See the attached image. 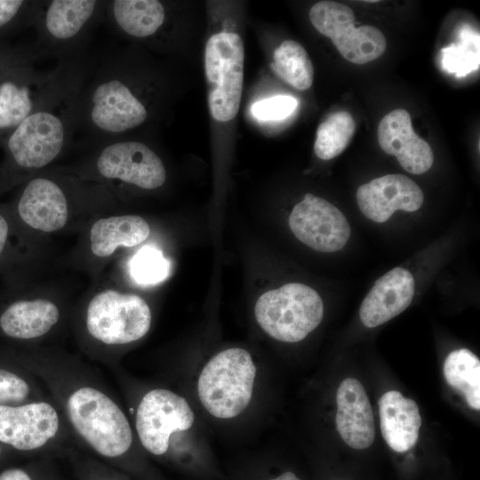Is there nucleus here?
Listing matches in <instances>:
<instances>
[{"mask_svg": "<svg viewBox=\"0 0 480 480\" xmlns=\"http://www.w3.org/2000/svg\"><path fill=\"white\" fill-rule=\"evenodd\" d=\"M92 64L85 54L67 60L53 88L4 140L0 196L37 174L68 148L77 131L80 94Z\"/></svg>", "mask_w": 480, "mask_h": 480, "instance_id": "obj_1", "label": "nucleus"}, {"mask_svg": "<svg viewBox=\"0 0 480 480\" xmlns=\"http://www.w3.org/2000/svg\"><path fill=\"white\" fill-rule=\"evenodd\" d=\"M30 370L48 387L76 436L108 460L126 455L133 443L130 421L103 387L68 362L38 355Z\"/></svg>", "mask_w": 480, "mask_h": 480, "instance_id": "obj_2", "label": "nucleus"}, {"mask_svg": "<svg viewBox=\"0 0 480 480\" xmlns=\"http://www.w3.org/2000/svg\"><path fill=\"white\" fill-rule=\"evenodd\" d=\"M106 2L101 0L39 1L32 26L36 48L57 61L72 60L84 53L89 35L104 18Z\"/></svg>", "mask_w": 480, "mask_h": 480, "instance_id": "obj_3", "label": "nucleus"}, {"mask_svg": "<svg viewBox=\"0 0 480 480\" xmlns=\"http://www.w3.org/2000/svg\"><path fill=\"white\" fill-rule=\"evenodd\" d=\"M256 366L241 348L225 349L204 365L197 380V394L205 410L219 419H231L249 405Z\"/></svg>", "mask_w": 480, "mask_h": 480, "instance_id": "obj_4", "label": "nucleus"}, {"mask_svg": "<svg viewBox=\"0 0 480 480\" xmlns=\"http://www.w3.org/2000/svg\"><path fill=\"white\" fill-rule=\"evenodd\" d=\"M76 172L82 178L116 180L143 189L158 188L166 180L162 159L148 145L122 137L95 143L93 152Z\"/></svg>", "mask_w": 480, "mask_h": 480, "instance_id": "obj_5", "label": "nucleus"}, {"mask_svg": "<svg viewBox=\"0 0 480 480\" xmlns=\"http://www.w3.org/2000/svg\"><path fill=\"white\" fill-rule=\"evenodd\" d=\"M254 315L260 328L270 337L293 343L305 339L320 324L324 303L313 288L289 283L261 294Z\"/></svg>", "mask_w": 480, "mask_h": 480, "instance_id": "obj_6", "label": "nucleus"}, {"mask_svg": "<svg viewBox=\"0 0 480 480\" xmlns=\"http://www.w3.org/2000/svg\"><path fill=\"white\" fill-rule=\"evenodd\" d=\"M85 328L92 339L108 346H123L143 338L149 331L152 314L139 295L103 290L90 300Z\"/></svg>", "mask_w": 480, "mask_h": 480, "instance_id": "obj_7", "label": "nucleus"}, {"mask_svg": "<svg viewBox=\"0 0 480 480\" xmlns=\"http://www.w3.org/2000/svg\"><path fill=\"white\" fill-rule=\"evenodd\" d=\"M244 46L239 35L220 32L207 41L204 70L211 116L228 122L238 113L244 84Z\"/></svg>", "mask_w": 480, "mask_h": 480, "instance_id": "obj_8", "label": "nucleus"}, {"mask_svg": "<svg viewBox=\"0 0 480 480\" xmlns=\"http://www.w3.org/2000/svg\"><path fill=\"white\" fill-rule=\"evenodd\" d=\"M41 55L35 46L0 82V147L50 92L63 72L67 60L58 61L49 70L39 69L36 63Z\"/></svg>", "mask_w": 480, "mask_h": 480, "instance_id": "obj_9", "label": "nucleus"}, {"mask_svg": "<svg viewBox=\"0 0 480 480\" xmlns=\"http://www.w3.org/2000/svg\"><path fill=\"white\" fill-rule=\"evenodd\" d=\"M309 20L349 62L368 63L380 57L386 50L387 42L382 32L371 25L355 28L354 12L344 4L317 2L309 11Z\"/></svg>", "mask_w": 480, "mask_h": 480, "instance_id": "obj_10", "label": "nucleus"}, {"mask_svg": "<svg viewBox=\"0 0 480 480\" xmlns=\"http://www.w3.org/2000/svg\"><path fill=\"white\" fill-rule=\"evenodd\" d=\"M195 414L188 401L175 392L154 388L140 399L135 429L142 447L156 456L166 453L172 434L192 428Z\"/></svg>", "mask_w": 480, "mask_h": 480, "instance_id": "obj_11", "label": "nucleus"}, {"mask_svg": "<svg viewBox=\"0 0 480 480\" xmlns=\"http://www.w3.org/2000/svg\"><path fill=\"white\" fill-rule=\"evenodd\" d=\"M20 186L14 202L10 204L14 222L47 233L58 231L67 224L69 201L60 180L37 173Z\"/></svg>", "mask_w": 480, "mask_h": 480, "instance_id": "obj_12", "label": "nucleus"}, {"mask_svg": "<svg viewBox=\"0 0 480 480\" xmlns=\"http://www.w3.org/2000/svg\"><path fill=\"white\" fill-rule=\"evenodd\" d=\"M58 407L38 399L20 405H0V442L16 450H40L60 435Z\"/></svg>", "mask_w": 480, "mask_h": 480, "instance_id": "obj_13", "label": "nucleus"}, {"mask_svg": "<svg viewBox=\"0 0 480 480\" xmlns=\"http://www.w3.org/2000/svg\"><path fill=\"white\" fill-rule=\"evenodd\" d=\"M289 225L297 239L322 252L343 248L351 232L346 217L336 206L312 194H306L293 207Z\"/></svg>", "mask_w": 480, "mask_h": 480, "instance_id": "obj_14", "label": "nucleus"}, {"mask_svg": "<svg viewBox=\"0 0 480 480\" xmlns=\"http://www.w3.org/2000/svg\"><path fill=\"white\" fill-rule=\"evenodd\" d=\"M360 211L382 223L397 210L415 212L423 204L421 188L403 174H387L361 185L356 194Z\"/></svg>", "mask_w": 480, "mask_h": 480, "instance_id": "obj_15", "label": "nucleus"}, {"mask_svg": "<svg viewBox=\"0 0 480 480\" xmlns=\"http://www.w3.org/2000/svg\"><path fill=\"white\" fill-rule=\"evenodd\" d=\"M381 149L395 156L408 172L421 174L430 169L434 162L429 144L413 131L410 114L402 108L387 114L377 130Z\"/></svg>", "mask_w": 480, "mask_h": 480, "instance_id": "obj_16", "label": "nucleus"}, {"mask_svg": "<svg viewBox=\"0 0 480 480\" xmlns=\"http://www.w3.org/2000/svg\"><path fill=\"white\" fill-rule=\"evenodd\" d=\"M335 422L343 441L351 448L366 449L375 438L373 412L363 385L354 378L340 384Z\"/></svg>", "mask_w": 480, "mask_h": 480, "instance_id": "obj_17", "label": "nucleus"}, {"mask_svg": "<svg viewBox=\"0 0 480 480\" xmlns=\"http://www.w3.org/2000/svg\"><path fill=\"white\" fill-rule=\"evenodd\" d=\"M414 287L412 273L403 268H395L380 276L361 304L363 324L373 328L401 314L411 304Z\"/></svg>", "mask_w": 480, "mask_h": 480, "instance_id": "obj_18", "label": "nucleus"}, {"mask_svg": "<svg viewBox=\"0 0 480 480\" xmlns=\"http://www.w3.org/2000/svg\"><path fill=\"white\" fill-rule=\"evenodd\" d=\"M60 318V308L51 300L16 298L0 311V332L13 340H36L51 332Z\"/></svg>", "mask_w": 480, "mask_h": 480, "instance_id": "obj_19", "label": "nucleus"}, {"mask_svg": "<svg viewBox=\"0 0 480 480\" xmlns=\"http://www.w3.org/2000/svg\"><path fill=\"white\" fill-rule=\"evenodd\" d=\"M381 434L397 452L412 449L418 441L421 418L416 402L396 390L386 392L379 400Z\"/></svg>", "mask_w": 480, "mask_h": 480, "instance_id": "obj_20", "label": "nucleus"}, {"mask_svg": "<svg viewBox=\"0 0 480 480\" xmlns=\"http://www.w3.org/2000/svg\"><path fill=\"white\" fill-rule=\"evenodd\" d=\"M104 18L111 28L125 36L148 39L164 24L166 10L158 0L107 1Z\"/></svg>", "mask_w": 480, "mask_h": 480, "instance_id": "obj_21", "label": "nucleus"}, {"mask_svg": "<svg viewBox=\"0 0 480 480\" xmlns=\"http://www.w3.org/2000/svg\"><path fill=\"white\" fill-rule=\"evenodd\" d=\"M150 234L148 222L137 215H119L96 220L90 230L92 252L100 258L111 256L120 247H133Z\"/></svg>", "mask_w": 480, "mask_h": 480, "instance_id": "obj_22", "label": "nucleus"}, {"mask_svg": "<svg viewBox=\"0 0 480 480\" xmlns=\"http://www.w3.org/2000/svg\"><path fill=\"white\" fill-rule=\"evenodd\" d=\"M447 383L461 392L468 406L480 409V361L468 348L451 352L443 367Z\"/></svg>", "mask_w": 480, "mask_h": 480, "instance_id": "obj_23", "label": "nucleus"}, {"mask_svg": "<svg viewBox=\"0 0 480 480\" xmlns=\"http://www.w3.org/2000/svg\"><path fill=\"white\" fill-rule=\"evenodd\" d=\"M271 68L284 82L295 89H308L313 83L314 68L311 60L298 42L284 41L274 52Z\"/></svg>", "mask_w": 480, "mask_h": 480, "instance_id": "obj_24", "label": "nucleus"}, {"mask_svg": "<svg viewBox=\"0 0 480 480\" xmlns=\"http://www.w3.org/2000/svg\"><path fill=\"white\" fill-rule=\"evenodd\" d=\"M356 132L353 116L340 110L329 115L316 131L314 151L322 160H330L341 154Z\"/></svg>", "mask_w": 480, "mask_h": 480, "instance_id": "obj_25", "label": "nucleus"}, {"mask_svg": "<svg viewBox=\"0 0 480 480\" xmlns=\"http://www.w3.org/2000/svg\"><path fill=\"white\" fill-rule=\"evenodd\" d=\"M130 270L136 283L156 284L168 277L170 263L156 247L145 245L132 257Z\"/></svg>", "mask_w": 480, "mask_h": 480, "instance_id": "obj_26", "label": "nucleus"}, {"mask_svg": "<svg viewBox=\"0 0 480 480\" xmlns=\"http://www.w3.org/2000/svg\"><path fill=\"white\" fill-rule=\"evenodd\" d=\"M39 1L0 0V40L26 27L32 21Z\"/></svg>", "mask_w": 480, "mask_h": 480, "instance_id": "obj_27", "label": "nucleus"}, {"mask_svg": "<svg viewBox=\"0 0 480 480\" xmlns=\"http://www.w3.org/2000/svg\"><path fill=\"white\" fill-rule=\"evenodd\" d=\"M463 40L458 44H452L442 50L443 66L449 71L458 76H465L467 73L477 68L479 65L478 44Z\"/></svg>", "mask_w": 480, "mask_h": 480, "instance_id": "obj_28", "label": "nucleus"}, {"mask_svg": "<svg viewBox=\"0 0 480 480\" xmlns=\"http://www.w3.org/2000/svg\"><path fill=\"white\" fill-rule=\"evenodd\" d=\"M29 382L20 375L0 368V405H20L31 402Z\"/></svg>", "mask_w": 480, "mask_h": 480, "instance_id": "obj_29", "label": "nucleus"}, {"mask_svg": "<svg viewBox=\"0 0 480 480\" xmlns=\"http://www.w3.org/2000/svg\"><path fill=\"white\" fill-rule=\"evenodd\" d=\"M298 100L290 95H277L255 102L252 115L260 120L274 121L289 116L298 107Z\"/></svg>", "mask_w": 480, "mask_h": 480, "instance_id": "obj_30", "label": "nucleus"}, {"mask_svg": "<svg viewBox=\"0 0 480 480\" xmlns=\"http://www.w3.org/2000/svg\"><path fill=\"white\" fill-rule=\"evenodd\" d=\"M33 48L20 45L6 44L0 51V82L6 74L20 63Z\"/></svg>", "mask_w": 480, "mask_h": 480, "instance_id": "obj_31", "label": "nucleus"}, {"mask_svg": "<svg viewBox=\"0 0 480 480\" xmlns=\"http://www.w3.org/2000/svg\"><path fill=\"white\" fill-rule=\"evenodd\" d=\"M14 227L15 222L11 206L7 204L0 205V263L4 261L7 255Z\"/></svg>", "mask_w": 480, "mask_h": 480, "instance_id": "obj_32", "label": "nucleus"}, {"mask_svg": "<svg viewBox=\"0 0 480 480\" xmlns=\"http://www.w3.org/2000/svg\"><path fill=\"white\" fill-rule=\"evenodd\" d=\"M0 480H34L33 477L24 469L13 468L4 470L0 473Z\"/></svg>", "mask_w": 480, "mask_h": 480, "instance_id": "obj_33", "label": "nucleus"}, {"mask_svg": "<svg viewBox=\"0 0 480 480\" xmlns=\"http://www.w3.org/2000/svg\"><path fill=\"white\" fill-rule=\"evenodd\" d=\"M269 480H300V479L292 472L287 471Z\"/></svg>", "mask_w": 480, "mask_h": 480, "instance_id": "obj_34", "label": "nucleus"}, {"mask_svg": "<svg viewBox=\"0 0 480 480\" xmlns=\"http://www.w3.org/2000/svg\"><path fill=\"white\" fill-rule=\"evenodd\" d=\"M7 44L5 41L0 40V51Z\"/></svg>", "mask_w": 480, "mask_h": 480, "instance_id": "obj_35", "label": "nucleus"}, {"mask_svg": "<svg viewBox=\"0 0 480 480\" xmlns=\"http://www.w3.org/2000/svg\"><path fill=\"white\" fill-rule=\"evenodd\" d=\"M103 480H114V479H112V478H110V479H108V478H106V479H103Z\"/></svg>", "mask_w": 480, "mask_h": 480, "instance_id": "obj_36", "label": "nucleus"}, {"mask_svg": "<svg viewBox=\"0 0 480 480\" xmlns=\"http://www.w3.org/2000/svg\"><path fill=\"white\" fill-rule=\"evenodd\" d=\"M0 455H1V446H0Z\"/></svg>", "mask_w": 480, "mask_h": 480, "instance_id": "obj_37", "label": "nucleus"}]
</instances>
